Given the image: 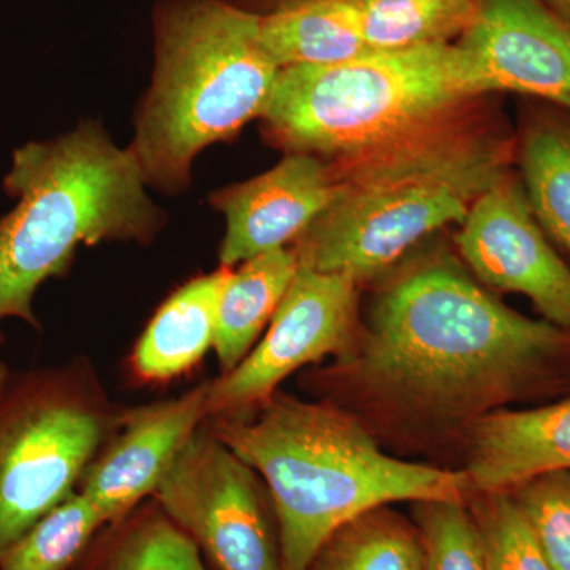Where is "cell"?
Returning <instances> with one entry per match:
<instances>
[{
  "mask_svg": "<svg viewBox=\"0 0 570 570\" xmlns=\"http://www.w3.org/2000/svg\"><path fill=\"white\" fill-rule=\"evenodd\" d=\"M377 288L328 379L401 425L463 431L512 404L570 397V330L502 303L459 255L415 257Z\"/></svg>",
  "mask_w": 570,
  "mask_h": 570,
  "instance_id": "1",
  "label": "cell"
},
{
  "mask_svg": "<svg viewBox=\"0 0 570 570\" xmlns=\"http://www.w3.org/2000/svg\"><path fill=\"white\" fill-rule=\"evenodd\" d=\"M493 96L328 160L332 202L291 246L299 265L362 284L387 275L428 236L459 227L515 168V130Z\"/></svg>",
  "mask_w": 570,
  "mask_h": 570,
  "instance_id": "2",
  "label": "cell"
},
{
  "mask_svg": "<svg viewBox=\"0 0 570 570\" xmlns=\"http://www.w3.org/2000/svg\"><path fill=\"white\" fill-rule=\"evenodd\" d=\"M264 480L283 570H307L325 540L360 513L395 502L468 501L463 469L389 455L354 412L276 392L238 415L206 417Z\"/></svg>",
  "mask_w": 570,
  "mask_h": 570,
  "instance_id": "3",
  "label": "cell"
},
{
  "mask_svg": "<svg viewBox=\"0 0 570 570\" xmlns=\"http://www.w3.org/2000/svg\"><path fill=\"white\" fill-rule=\"evenodd\" d=\"M146 186L132 151L99 122L18 148L3 178L18 202L0 216V322L14 317L39 328L37 291L69 269L78 246L153 242L165 213Z\"/></svg>",
  "mask_w": 570,
  "mask_h": 570,
  "instance_id": "4",
  "label": "cell"
},
{
  "mask_svg": "<svg viewBox=\"0 0 570 570\" xmlns=\"http://www.w3.org/2000/svg\"><path fill=\"white\" fill-rule=\"evenodd\" d=\"M154 71L129 146L148 186L186 190L195 157L261 119L279 75L261 14L228 0H159Z\"/></svg>",
  "mask_w": 570,
  "mask_h": 570,
  "instance_id": "5",
  "label": "cell"
},
{
  "mask_svg": "<svg viewBox=\"0 0 570 570\" xmlns=\"http://www.w3.org/2000/svg\"><path fill=\"white\" fill-rule=\"evenodd\" d=\"M490 94L456 43L371 51L335 66L281 69L262 132L285 154L333 160Z\"/></svg>",
  "mask_w": 570,
  "mask_h": 570,
  "instance_id": "6",
  "label": "cell"
},
{
  "mask_svg": "<svg viewBox=\"0 0 570 570\" xmlns=\"http://www.w3.org/2000/svg\"><path fill=\"white\" fill-rule=\"evenodd\" d=\"M121 414L80 363L9 382L0 393V554L75 493Z\"/></svg>",
  "mask_w": 570,
  "mask_h": 570,
  "instance_id": "7",
  "label": "cell"
},
{
  "mask_svg": "<svg viewBox=\"0 0 570 570\" xmlns=\"http://www.w3.org/2000/svg\"><path fill=\"white\" fill-rule=\"evenodd\" d=\"M264 480L202 423L154 498L219 570H283Z\"/></svg>",
  "mask_w": 570,
  "mask_h": 570,
  "instance_id": "8",
  "label": "cell"
},
{
  "mask_svg": "<svg viewBox=\"0 0 570 570\" xmlns=\"http://www.w3.org/2000/svg\"><path fill=\"white\" fill-rule=\"evenodd\" d=\"M358 287L351 276L299 265L264 340L235 370L209 381L208 417L246 414L299 367L351 356L362 330Z\"/></svg>",
  "mask_w": 570,
  "mask_h": 570,
  "instance_id": "9",
  "label": "cell"
},
{
  "mask_svg": "<svg viewBox=\"0 0 570 570\" xmlns=\"http://www.w3.org/2000/svg\"><path fill=\"white\" fill-rule=\"evenodd\" d=\"M455 246L490 291L527 296L540 318L570 330V265L535 219L515 168L475 202Z\"/></svg>",
  "mask_w": 570,
  "mask_h": 570,
  "instance_id": "10",
  "label": "cell"
},
{
  "mask_svg": "<svg viewBox=\"0 0 570 570\" xmlns=\"http://www.w3.org/2000/svg\"><path fill=\"white\" fill-rule=\"evenodd\" d=\"M474 3V21L456 45L491 94L515 92L570 111V24L542 0Z\"/></svg>",
  "mask_w": 570,
  "mask_h": 570,
  "instance_id": "11",
  "label": "cell"
},
{
  "mask_svg": "<svg viewBox=\"0 0 570 570\" xmlns=\"http://www.w3.org/2000/svg\"><path fill=\"white\" fill-rule=\"evenodd\" d=\"M208 385L122 412L111 441L86 469L78 491L105 523L124 519L154 494L179 450L208 417Z\"/></svg>",
  "mask_w": 570,
  "mask_h": 570,
  "instance_id": "12",
  "label": "cell"
},
{
  "mask_svg": "<svg viewBox=\"0 0 570 570\" xmlns=\"http://www.w3.org/2000/svg\"><path fill=\"white\" fill-rule=\"evenodd\" d=\"M332 165L313 154H285L272 170L213 193L225 217L220 266L291 247L332 202Z\"/></svg>",
  "mask_w": 570,
  "mask_h": 570,
  "instance_id": "13",
  "label": "cell"
},
{
  "mask_svg": "<svg viewBox=\"0 0 570 570\" xmlns=\"http://www.w3.org/2000/svg\"><path fill=\"white\" fill-rule=\"evenodd\" d=\"M461 438L471 497L513 489L542 472L570 469V397L499 409L472 422Z\"/></svg>",
  "mask_w": 570,
  "mask_h": 570,
  "instance_id": "14",
  "label": "cell"
},
{
  "mask_svg": "<svg viewBox=\"0 0 570 570\" xmlns=\"http://www.w3.org/2000/svg\"><path fill=\"white\" fill-rule=\"evenodd\" d=\"M515 170L535 219L570 258V111L527 99L515 129Z\"/></svg>",
  "mask_w": 570,
  "mask_h": 570,
  "instance_id": "15",
  "label": "cell"
},
{
  "mask_svg": "<svg viewBox=\"0 0 570 570\" xmlns=\"http://www.w3.org/2000/svg\"><path fill=\"white\" fill-rule=\"evenodd\" d=\"M261 37L279 69L335 66L373 51L360 0H284L261 14Z\"/></svg>",
  "mask_w": 570,
  "mask_h": 570,
  "instance_id": "16",
  "label": "cell"
},
{
  "mask_svg": "<svg viewBox=\"0 0 570 570\" xmlns=\"http://www.w3.org/2000/svg\"><path fill=\"white\" fill-rule=\"evenodd\" d=\"M220 266L175 292L142 333L132 355L135 373L146 381H167L186 373L214 344L217 307L228 273Z\"/></svg>",
  "mask_w": 570,
  "mask_h": 570,
  "instance_id": "17",
  "label": "cell"
},
{
  "mask_svg": "<svg viewBox=\"0 0 570 570\" xmlns=\"http://www.w3.org/2000/svg\"><path fill=\"white\" fill-rule=\"evenodd\" d=\"M299 262L292 247L255 255L230 269L217 307L213 347L223 374L235 370L253 346L287 294Z\"/></svg>",
  "mask_w": 570,
  "mask_h": 570,
  "instance_id": "18",
  "label": "cell"
},
{
  "mask_svg": "<svg viewBox=\"0 0 570 570\" xmlns=\"http://www.w3.org/2000/svg\"><path fill=\"white\" fill-rule=\"evenodd\" d=\"M379 505L337 528L307 570H425L419 528Z\"/></svg>",
  "mask_w": 570,
  "mask_h": 570,
  "instance_id": "19",
  "label": "cell"
},
{
  "mask_svg": "<svg viewBox=\"0 0 570 570\" xmlns=\"http://www.w3.org/2000/svg\"><path fill=\"white\" fill-rule=\"evenodd\" d=\"M373 51L456 43L475 18L474 0H360Z\"/></svg>",
  "mask_w": 570,
  "mask_h": 570,
  "instance_id": "20",
  "label": "cell"
},
{
  "mask_svg": "<svg viewBox=\"0 0 570 570\" xmlns=\"http://www.w3.org/2000/svg\"><path fill=\"white\" fill-rule=\"evenodd\" d=\"M102 524L91 502L73 493L0 554V570H67Z\"/></svg>",
  "mask_w": 570,
  "mask_h": 570,
  "instance_id": "21",
  "label": "cell"
},
{
  "mask_svg": "<svg viewBox=\"0 0 570 570\" xmlns=\"http://www.w3.org/2000/svg\"><path fill=\"white\" fill-rule=\"evenodd\" d=\"M468 508L487 570H553L512 494H472Z\"/></svg>",
  "mask_w": 570,
  "mask_h": 570,
  "instance_id": "22",
  "label": "cell"
},
{
  "mask_svg": "<svg viewBox=\"0 0 570 570\" xmlns=\"http://www.w3.org/2000/svg\"><path fill=\"white\" fill-rule=\"evenodd\" d=\"M104 570L212 569L202 560L198 543L163 510L145 513L124 531Z\"/></svg>",
  "mask_w": 570,
  "mask_h": 570,
  "instance_id": "23",
  "label": "cell"
},
{
  "mask_svg": "<svg viewBox=\"0 0 570 570\" xmlns=\"http://www.w3.org/2000/svg\"><path fill=\"white\" fill-rule=\"evenodd\" d=\"M508 491L551 569L570 570V469L532 475Z\"/></svg>",
  "mask_w": 570,
  "mask_h": 570,
  "instance_id": "24",
  "label": "cell"
},
{
  "mask_svg": "<svg viewBox=\"0 0 570 570\" xmlns=\"http://www.w3.org/2000/svg\"><path fill=\"white\" fill-rule=\"evenodd\" d=\"M425 570H487L466 501L414 502Z\"/></svg>",
  "mask_w": 570,
  "mask_h": 570,
  "instance_id": "25",
  "label": "cell"
},
{
  "mask_svg": "<svg viewBox=\"0 0 570 570\" xmlns=\"http://www.w3.org/2000/svg\"><path fill=\"white\" fill-rule=\"evenodd\" d=\"M228 2L234 3V6L239 7V9H245L247 11H253V13L265 14L268 13L269 10L275 9L276 6H279L284 0H228Z\"/></svg>",
  "mask_w": 570,
  "mask_h": 570,
  "instance_id": "26",
  "label": "cell"
},
{
  "mask_svg": "<svg viewBox=\"0 0 570 570\" xmlns=\"http://www.w3.org/2000/svg\"><path fill=\"white\" fill-rule=\"evenodd\" d=\"M547 9L553 11L558 18L570 24V0H542Z\"/></svg>",
  "mask_w": 570,
  "mask_h": 570,
  "instance_id": "27",
  "label": "cell"
},
{
  "mask_svg": "<svg viewBox=\"0 0 570 570\" xmlns=\"http://www.w3.org/2000/svg\"><path fill=\"white\" fill-rule=\"evenodd\" d=\"M9 382H10L9 367H7L6 365H3L2 362H0V393H2L3 389H6L7 385H9Z\"/></svg>",
  "mask_w": 570,
  "mask_h": 570,
  "instance_id": "28",
  "label": "cell"
}]
</instances>
